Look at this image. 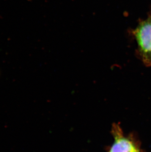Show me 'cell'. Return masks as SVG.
<instances>
[{
  "mask_svg": "<svg viewBox=\"0 0 151 152\" xmlns=\"http://www.w3.org/2000/svg\"><path fill=\"white\" fill-rule=\"evenodd\" d=\"M137 45V50L144 62L151 64V19L140 22L133 31Z\"/></svg>",
  "mask_w": 151,
  "mask_h": 152,
  "instance_id": "cell-1",
  "label": "cell"
},
{
  "mask_svg": "<svg viewBox=\"0 0 151 152\" xmlns=\"http://www.w3.org/2000/svg\"><path fill=\"white\" fill-rule=\"evenodd\" d=\"M110 152H138L134 145L128 139L120 137L116 139Z\"/></svg>",
  "mask_w": 151,
  "mask_h": 152,
  "instance_id": "cell-2",
  "label": "cell"
},
{
  "mask_svg": "<svg viewBox=\"0 0 151 152\" xmlns=\"http://www.w3.org/2000/svg\"></svg>",
  "mask_w": 151,
  "mask_h": 152,
  "instance_id": "cell-3",
  "label": "cell"
}]
</instances>
